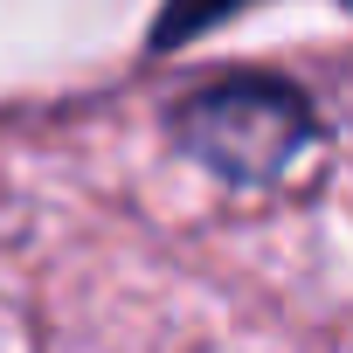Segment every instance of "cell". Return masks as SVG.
<instances>
[{
    "instance_id": "cell-1",
    "label": "cell",
    "mask_w": 353,
    "mask_h": 353,
    "mask_svg": "<svg viewBox=\"0 0 353 353\" xmlns=\"http://www.w3.org/2000/svg\"><path fill=\"white\" fill-rule=\"evenodd\" d=\"M325 139L312 90L277 70H229L166 104V145L236 194H263Z\"/></svg>"
},
{
    "instance_id": "cell-2",
    "label": "cell",
    "mask_w": 353,
    "mask_h": 353,
    "mask_svg": "<svg viewBox=\"0 0 353 353\" xmlns=\"http://www.w3.org/2000/svg\"><path fill=\"white\" fill-rule=\"evenodd\" d=\"M250 8H256V0H159V14H152V28H145V56H181L188 42L229 28V21L250 14ZM339 8L353 14V0H339Z\"/></svg>"
}]
</instances>
